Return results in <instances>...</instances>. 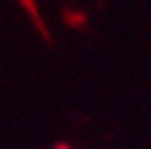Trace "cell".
Wrapping results in <instances>:
<instances>
[{"label":"cell","mask_w":151,"mask_h":149,"mask_svg":"<svg viewBox=\"0 0 151 149\" xmlns=\"http://www.w3.org/2000/svg\"><path fill=\"white\" fill-rule=\"evenodd\" d=\"M50 149H73V147H69V145H55V147H50Z\"/></svg>","instance_id":"1"}]
</instances>
